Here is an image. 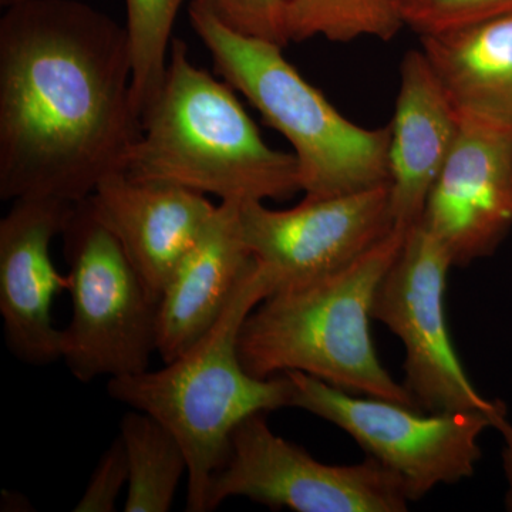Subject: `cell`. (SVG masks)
<instances>
[{"mask_svg":"<svg viewBox=\"0 0 512 512\" xmlns=\"http://www.w3.org/2000/svg\"><path fill=\"white\" fill-rule=\"evenodd\" d=\"M141 134L126 26L79 0L0 19V198L77 204L126 171Z\"/></svg>","mask_w":512,"mask_h":512,"instance_id":"cell-1","label":"cell"},{"mask_svg":"<svg viewBox=\"0 0 512 512\" xmlns=\"http://www.w3.org/2000/svg\"><path fill=\"white\" fill-rule=\"evenodd\" d=\"M232 90L191 62L183 40H171L163 86L141 119L127 173L238 204L302 191L296 157L265 143Z\"/></svg>","mask_w":512,"mask_h":512,"instance_id":"cell-2","label":"cell"},{"mask_svg":"<svg viewBox=\"0 0 512 512\" xmlns=\"http://www.w3.org/2000/svg\"><path fill=\"white\" fill-rule=\"evenodd\" d=\"M272 291L252 258L220 318L190 349L163 369L113 377L107 384L111 399L154 417L180 441L188 461L187 511L207 512L212 478L239 424L254 414L291 407L288 375L259 379L239 356L245 319Z\"/></svg>","mask_w":512,"mask_h":512,"instance_id":"cell-3","label":"cell"},{"mask_svg":"<svg viewBox=\"0 0 512 512\" xmlns=\"http://www.w3.org/2000/svg\"><path fill=\"white\" fill-rule=\"evenodd\" d=\"M406 231L394 228L333 274L266 296L239 333V356L247 372L259 379L302 372L348 393L420 409L380 362L370 332L377 288Z\"/></svg>","mask_w":512,"mask_h":512,"instance_id":"cell-4","label":"cell"},{"mask_svg":"<svg viewBox=\"0 0 512 512\" xmlns=\"http://www.w3.org/2000/svg\"><path fill=\"white\" fill-rule=\"evenodd\" d=\"M190 20L215 70L288 140L305 198L389 184L390 127L357 126L285 59L284 47L239 35L191 2Z\"/></svg>","mask_w":512,"mask_h":512,"instance_id":"cell-5","label":"cell"},{"mask_svg":"<svg viewBox=\"0 0 512 512\" xmlns=\"http://www.w3.org/2000/svg\"><path fill=\"white\" fill-rule=\"evenodd\" d=\"M62 235L72 296L64 363L83 383L146 372L157 352V299L87 198L74 205Z\"/></svg>","mask_w":512,"mask_h":512,"instance_id":"cell-6","label":"cell"},{"mask_svg":"<svg viewBox=\"0 0 512 512\" xmlns=\"http://www.w3.org/2000/svg\"><path fill=\"white\" fill-rule=\"evenodd\" d=\"M285 375L293 384L291 407L348 433L367 456L402 478L412 501L439 485L473 477L483 454L480 437L507 419L483 412L424 414L392 400L345 392L306 373Z\"/></svg>","mask_w":512,"mask_h":512,"instance_id":"cell-7","label":"cell"},{"mask_svg":"<svg viewBox=\"0 0 512 512\" xmlns=\"http://www.w3.org/2000/svg\"><path fill=\"white\" fill-rule=\"evenodd\" d=\"M453 266L447 249L421 221L407 228L377 288L372 318L402 340L403 384L423 412H483L504 419L507 407L474 387L448 332L444 296Z\"/></svg>","mask_w":512,"mask_h":512,"instance_id":"cell-8","label":"cell"},{"mask_svg":"<svg viewBox=\"0 0 512 512\" xmlns=\"http://www.w3.org/2000/svg\"><path fill=\"white\" fill-rule=\"evenodd\" d=\"M266 414L232 433L227 457L212 478L207 511L244 497L296 512H403L412 503L402 478L375 458L332 466L278 436Z\"/></svg>","mask_w":512,"mask_h":512,"instance_id":"cell-9","label":"cell"},{"mask_svg":"<svg viewBox=\"0 0 512 512\" xmlns=\"http://www.w3.org/2000/svg\"><path fill=\"white\" fill-rule=\"evenodd\" d=\"M239 217L249 254L274 291L345 268L397 227L389 184L338 197L303 198L291 210L242 202Z\"/></svg>","mask_w":512,"mask_h":512,"instance_id":"cell-10","label":"cell"},{"mask_svg":"<svg viewBox=\"0 0 512 512\" xmlns=\"http://www.w3.org/2000/svg\"><path fill=\"white\" fill-rule=\"evenodd\" d=\"M420 221L454 266L497 251L512 228V127L461 117L460 136Z\"/></svg>","mask_w":512,"mask_h":512,"instance_id":"cell-11","label":"cell"},{"mask_svg":"<svg viewBox=\"0 0 512 512\" xmlns=\"http://www.w3.org/2000/svg\"><path fill=\"white\" fill-rule=\"evenodd\" d=\"M74 205L20 198L0 221V315L6 345L29 365L62 359V329L56 328L52 311L70 281L57 271L50 247Z\"/></svg>","mask_w":512,"mask_h":512,"instance_id":"cell-12","label":"cell"},{"mask_svg":"<svg viewBox=\"0 0 512 512\" xmlns=\"http://www.w3.org/2000/svg\"><path fill=\"white\" fill-rule=\"evenodd\" d=\"M87 202L158 302L218 207L201 192L127 171L107 175Z\"/></svg>","mask_w":512,"mask_h":512,"instance_id":"cell-13","label":"cell"},{"mask_svg":"<svg viewBox=\"0 0 512 512\" xmlns=\"http://www.w3.org/2000/svg\"><path fill=\"white\" fill-rule=\"evenodd\" d=\"M390 127L389 190L394 224L423 217L431 188L460 136L461 117L423 50H409Z\"/></svg>","mask_w":512,"mask_h":512,"instance_id":"cell-14","label":"cell"},{"mask_svg":"<svg viewBox=\"0 0 512 512\" xmlns=\"http://www.w3.org/2000/svg\"><path fill=\"white\" fill-rule=\"evenodd\" d=\"M238 202H221L177 266L157 308L156 346L164 363L183 355L220 318L252 262Z\"/></svg>","mask_w":512,"mask_h":512,"instance_id":"cell-15","label":"cell"},{"mask_svg":"<svg viewBox=\"0 0 512 512\" xmlns=\"http://www.w3.org/2000/svg\"><path fill=\"white\" fill-rule=\"evenodd\" d=\"M420 40L461 117L512 127V13Z\"/></svg>","mask_w":512,"mask_h":512,"instance_id":"cell-16","label":"cell"},{"mask_svg":"<svg viewBox=\"0 0 512 512\" xmlns=\"http://www.w3.org/2000/svg\"><path fill=\"white\" fill-rule=\"evenodd\" d=\"M119 437L128 466L124 511H170L181 478L188 473L180 441L160 421L138 410L123 417Z\"/></svg>","mask_w":512,"mask_h":512,"instance_id":"cell-17","label":"cell"},{"mask_svg":"<svg viewBox=\"0 0 512 512\" xmlns=\"http://www.w3.org/2000/svg\"><path fill=\"white\" fill-rule=\"evenodd\" d=\"M285 19L289 42L392 40L404 28L399 0H286Z\"/></svg>","mask_w":512,"mask_h":512,"instance_id":"cell-18","label":"cell"},{"mask_svg":"<svg viewBox=\"0 0 512 512\" xmlns=\"http://www.w3.org/2000/svg\"><path fill=\"white\" fill-rule=\"evenodd\" d=\"M183 3L184 0H126L133 97L140 119L163 86L171 33Z\"/></svg>","mask_w":512,"mask_h":512,"instance_id":"cell-19","label":"cell"},{"mask_svg":"<svg viewBox=\"0 0 512 512\" xmlns=\"http://www.w3.org/2000/svg\"><path fill=\"white\" fill-rule=\"evenodd\" d=\"M404 26L420 37L467 28L512 13V0H399Z\"/></svg>","mask_w":512,"mask_h":512,"instance_id":"cell-20","label":"cell"},{"mask_svg":"<svg viewBox=\"0 0 512 512\" xmlns=\"http://www.w3.org/2000/svg\"><path fill=\"white\" fill-rule=\"evenodd\" d=\"M208 10L222 25L239 35L285 47L286 0H191Z\"/></svg>","mask_w":512,"mask_h":512,"instance_id":"cell-21","label":"cell"},{"mask_svg":"<svg viewBox=\"0 0 512 512\" xmlns=\"http://www.w3.org/2000/svg\"><path fill=\"white\" fill-rule=\"evenodd\" d=\"M128 466L126 450L120 437L104 451L94 468L86 491L74 507L76 512H113L121 490L127 487Z\"/></svg>","mask_w":512,"mask_h":512,"instance_id":"cell-22","label":"cell"},{"mask_svg":"<svg viewBox=\"0 0 512 512\" xmlns=\"http://www.w3.org/2000/svg\"><path fill=\"white\" fill-rule=\"evenodd\" d=\"M503 436V468L505 480H507V493H505V507L512 512V424L504 419L498 424L497 429Z\"/></svg>","mask_w":512,"mask_h":512,"instance_id":"cell-23","label":"cell"},{"mask_svg":"<svg viewBox=\"0 0 512 512\" xmlns=\"http://www.w3.org/2000/svg\"><path fill=\"white\" fill-rule=\"evenodd\" d=\"M18 2V0H0V5L3 6V8H8V6L13 5V3Z\"/></svg>","mask_w":512,"mask_h":512,"instance_id":"cell-24","label":"cell"}]
</instances>
